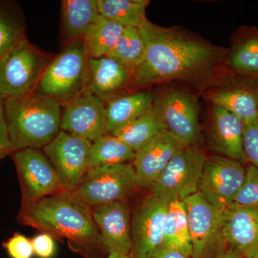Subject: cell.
I'll list each match as a JSON object with an SVG mask.
<instances>
[{
  "mask_svg": "<svg viewBox=\"0 0 258 258\" xmlns=\"http://www.w3.org/2000/svg\"><path fill=\"white\" fill-rule=\"evenodd\" d=\"M140 31L146 54L131 76L128 88L134 91L169 81L196 79L212 72L223 57L224 51L219 47L149 20Z\"/></svg>",
  "mask_w": 258,
  "mask_h": 258,
  "instance_id": "obj_1",
  "label": "cell"
},
{
  "mask_svg": "<svg viewBox=\"0 0 258 258\" xmlns=\"http://www.w3.org/2000/svg\"><path fill=\"white\" fill-rule=\"evenodd\" d=\"M19 220L23 225L76 243L101 242L91 208L66 191L40 199L19 215Z\"/></svg>",
  "mask_w": 258,
  "mask_h": 258,
  "instance_id": "obj_2",
  "label": "cell"
},
{
  "mask_svg": "<svg viewBox=\"0 0 258 258\" xmlns=\"http://www.w3.org/2000/svg\"><path fill=\"white\" fill-rule=\"evenodd\" d=\"M4 101L12 152L44 148L60 132V102L36 92Z\"/></svg>",
  "mask_w": 258,
  "mask_h": 258,
  "instance_id": "obj_3",
  "label": "cell"
},
{
  "mask_svg": "<svg viewBox=\"0 0 258 258\" xmlns=\"http://www.w3.org/2000/svg\"><path fill=\"white\" fill-rule=\"evenodd\" d=\"M88 56L82 40L71 42L50 60L35 92L67 104L86 91Z\"/></svg>",
  "mask_w": 258,
  "mask_h": 258,
  "instance_id": "obj_4",
  "label": "cell"
},
{
  "mask_svg": "<svg viewBox=\"0 0 258 258\" xmlns=\"http://www.w3.org/2000/svg\"><path fill=\"white\" fill-rule=\"evenodd\" d=\"M50 60L27 39L0 58V97L20 98L36 90Z\"/></svg>",
  "mask_w": 258,
  "mask_h": 258,
  "instance_id": "obj_5",
  "label": "cell"
},
{
  "mask_svg": "<svg viewBox=\"0 0 258 258\" xmlns=\"http://www.w3.org/2000/svg\"><path fill=\"white\" fill-rule=\"evenodd\" d=\"M187 214L192 258H216L229 248L223 234V210L196 193L184 200Z\"/></svg>",
  "mask_w": 258,
  "mask_h": 258,
  "instance_id": "obj_6",
  "label": "cell"
},
{
  "mask_svg": "<svg viewBox=\"0 0 258 258\" xmlns=\"http://www.w3.org/2000/svg\"><path fill=\"white\" fill-rule=\"evenodd\" d=\"M136 183L133 164L102 166L89 169L71 194L90 208L122 202Z\"/></svg>",
  "mask_w": 258,
  "mask_h": 258,
  "instance_id": "obj_7",
  "label": "cell"
},
{
  "mask_svg": "<svg viewBox=\"0 0 258 258\" xmlns=\"http://www.w3.org/2000/svg\"><path fill=\"white\" fill-rule=\"evenodd\" d=\"M11 154L21 186L22 205L19 215L40 199L66 192L53 166L44 153L28 148Z\"/></svg>",
  "mask_w": 258,
  "mask_h": 258,
  "instance_id": "obj_8",
  "label": "cell"
},
{
  "mask_svg": "<svg viewBox=\"0 0 258 258\" xmlns=\"http://www.w3.org/2000/svg\"><path fill=\"white\" fill-rule=\"evenodd\" d=\"M206 159L200 147H187L180 151L153 186L152 196L169 203L184 201L198 193Z\"/></svg>",
  "mask_w": 258,
  "mask_h": 258,
  "instance_id": "obj_9",
  "label": "cell"
},
{
  "mask_svg": "<svg viewBox=\"0 0 258 258\" xmlns=\"http://www.w3.org/2000/svg\"><path fill=\"white\" fill-rule=\"evenodd\" d=\"M154 104L168 131L187 147H201L203 135L198 97L186 91L169 89L155 96Z\"/></svg>",
  "mask_w": 258,
  "mask_h": 258,
  "instance_id": "obj_10",
  "label": "cell"
},
{
  "mask_svg": "<svg viewBox=\"0 0 258 258\" xmlns=\"http://www.w3.org/2000/svg\"><path fill=\"white\" fill-rule=\"evenodd\" d=\"M92 142L60 130L43 153L53 166L61 184L72 192L89 170V151Z\"/></svg>",
  "mask_w": 258,
  "mask_h": 258,
  "instance_id": "obj_11",
  "label": "cell"
},
{
  "mask_svg": "<svg viewBox=\"0 0 258 258\" xmlns=\"http://www.w3.org/2000/svg\"><path fill=\"white\" fill-rule=\"evenodd\" d=\"M245 177L240 161L220 155L207 158L198 193L215 208L224 210L233 203Z\"/></svg>",
  "mask_w": 258,
  "mask_h": 258,
  "instance_id": "obj_12",
  "label": "cell"
},
{
  "mask_svg": "<svg viewBox=\"0 0 258 258\" xmlns=\"http://www.w3.org/2000/svg\"><path fill=\"white\" fill-rule=\"evenodd\" d=\"M167 205V202L151 195L134 210L131 220L133 258H152L163 247Z\"/></svg>",
  "mask_w": 258,
  "mask_h": 258,
  "instance_id": "obj_13",
  "label": "cell"
},
{
  "mask_svg": "<svg viewBox=\"0 0 258 258\" xmlns=\"http://www.w3.org/2000/svg\"><path fill=\"white\" fill-rule=\"evenodd\" d=\"M60 129L93 142L108 133L105 102L88 91L64 105Z\"/></svg>",
  "mask_w": 258,
  "mask_h": 258,
  "instance_id": "obj_14",
  "label": "cell"
},
{
  "mask_svg": "<svg viewBox=\"0 0 258 258\" xmlns=\"http://www.w3.org/2000/svg\"><path fill=\"white\" fill-rule=\"evenodd\" d=\"M187 146L169 131H164L136 152L132 163L137 186L152 189L171 159Z\"/></svg>",
  "mask_w": 258,
  "mask_h": 258,
  "instance_id": "obj_15",
  "label": "cell"
},
{
  "mask_svg": "<svg viewBox=\"0 0 258 258\" xmlns=\"http://www.w3.org/2000/svg\"><path fill=\"white\" fill-rule=\"evenodd\" d=\"M92 215L101 243L109 254L132 255L128 207L122 202L106 204L92 208Z\"/></svg>",
  "mask_w": 258,
  "mask_h": 258,
  "instance_id": "obj_16",
  "label": "cell"
},
{
  "mask_svg": "<svg viewBox=\"0 0 258 258\" xmlns=\"http://www.w3.org/2000/svg\"><path fill=\"white\" fill-rule=\"evenodd\" d=\"M223 234L229 247L244 258L258 255V208L228 205L223 210Z\"/></svg>",
  "mask_w": 258,
  "mask_h": 258,
  "instance_id": "obj_17",
  "label": "cell"
},
{
  "mask_svg": "<svg viewBox=\"0 0 258 258\" xmlns=\"http://www.w3.org/2000/svg\"><path fill=\"white\" fill-rule=\"evenodd\" d=\"M244 122L222 107L212 105L208 143L222 157L247 163L243 150Z\"/></svg>",
  "mask_w": 258,
  "mask_h": 258,
  "instance_id": "obj_18",
  "label": "cell"
},
{
  "mask_svg": "<svg viewBox=\"0 0 258 258\" xmlns=\"http://www.w3.org/2000/svg\"><path fill=\"white\" fill-rule=\"evenodd\" d=\"M132 73L118 62L105 56L88 57V82L86 91L106 102L121 94L128 87Z\"/></svg>",
  "mask_w": 258,
  "mask_h": 258,
  "instance_id": "obj_19",
  "label": "cell"
},
{
  "mask_svg": "<svg viewBox=\"0 0 258 258\" xmlns=\"http://www.w3.org/2000/svg\"><path fill=\"white\" fill-rule=\"evenodd\" d=\"M155 95L149 91H134L105 102L107 128L111 134L147 113L154 103Z\"/></svg>",
  "mask_w": 258,
  "mask_h": 258,
  "instance_id": "obj_20",
  "label": "cell"
},
{
  "mask_svg": "<svg viewBox=\"0 0 258 258\" xmlns=\"http://www.w3.org/2000/svg\"><path fill=\"white\" fill-rule=\"evenodd\" d=\"M212 105L225 108L244 123L258 117V88L249 86H222L207 94Z\"/></svg>",
  "mask_w": 258,
  "mask_h": 258,
  "instance_id": "obj_21",
  "label": "cell"
},
{
  "mask_svg": "<svg viewBox=\"0 0 258 258\" xmlns=\"http://www.w3.org/2000/svg\"><path fill=\"white\" fill-rule=\"evenodd\" d=\"M163 235V247L175 249L191 257L192 246L184 201L175 200L168 203Z\"/></svg>",
  "mask_w": 258,
  "mask_h": 258,
  "instance_id": "obj_22",
  "label": "cell"
},
{
  "mask_svg": "<svg viewBox=\"0 0 258 258\" xmlns=\"http://www.w3.org/2000/svg\"><path fill=\"white\" fill-rule=\"evenodd\" d=\"M165 130L164 119L154 103L147 113L110 134L121 139L137 152Z\"/></svg>",
  "mask_w": 258,
  "mask_h": 258,
  "instance_id": "obj_23",
  "label": "cell"
},
{
  "mask_svg": "<svg viewBox=\"0 0 258 258\" xmlns=\"http://www.w3.org/2000/svg\"><path fill=\"white\" fill-rule=\"evenodd\" d=\"M62 15L64 35L69 43L82 40L88 27L101 15L98 0H64Z\"/></svg>",
  "mask_w": 258,
  "mask_h": 258,
  "instance_id": "obj_24",
  "label": "cell"
},
{
  "mask_svg": "<svg viewBox=\"0 0 258 258\" xmlns=\"http://www.w3.org/2000/svg\"><path fill=\"white\" fill-rule=\"evenodd\" d=\"M124 28L100 15L88 27L81 40L88 57L99 58L108 55L116 45Z\"/></svg>",
  "mask_w": 258,
  "mask_h": 258,
  "instance_id": "obj_25",
  "label": "cell"
},
{
  "mask_svg": "<svg viewBox=\"0 0 258 258\" xmlns=\"http://www.w3.org/2000/svg\"><path fill=\"white\" fill-rule=\"evenodd\" d=\"M136 152L121 139L107 134L92 142L89 151V169L102 166L132 164Z\"/></svg>",
  "mask_w": 258,
  "mask_h": 258,
  "instance_id": "obj_26",
  "label": "cell"
},
{
  "mask_svg": "<svg viewBox=\"0 0 258 258\" xmlns=\"http://www.w3.org/2000/svg\"><path fill=\"white\" fill-rule=\"evenodd\" d=\"M100 15L124 28L140 29L147 23L148 0H98Z\"/></svg>",
  "mask_w": 258,
  "mask_h": 258,
  "instance_id": "obj_27",
  "label": "cell"
},
{
  "mask_svg": "<svg viewBox=\"0 0 258 258\" xmlns=\"http://www.w3.org/2000/svg\"><path fill=\"white\" fill-rule=\"evenodd\" d=\"M146 45L140 29L127 27L107 57L133 73L144 61Z\"/></svg>",
  "mask_w": 258,
  "mask_h": 258,
  "instance_id": "obj_28",
  "label": "cell"
},
{
  "mask_svg": "<svg viewBox=\"0 0 258 258\" xmlns=\"http://www.w3.org/2000/svg\"><path fill=\"white\" fill-rule=\"evenodd\" d=\"M25 39V23L18 5L0 2V58Z\"/></svg>",
  "mask_w": 258,
  "mask_h": 258,
  "instance_id": "obj_29",
  "label": "cell"
},
{
  "mask_svg": "<svg viewBox=\"0 0 258 258\" xmlns=\"http://www.w3.org/2000/svg\"><path fill=\"white\" fill-rule=\"evenodd\" d=\"M225 64L243 76L258 75V36L236 45L225 58Z\"/></svg>",
  "mask_w": 258,
  "mask_h": 258,
  "instance_id": "obj_30",
  "label": "cell"
},
{
  "mask_svg": "<svg viewBox=\"0 0 258 258\" xmlns=\"http://www.w3.org/2000/svg\"><path fill=\"white\" fill-rule=\"evenodd\" d=\"M233 203L258 208V169L252 164H249L245 169V177Z\"/></svg>",
  "mask_w": 258,
  "mask_h": 258,
  "instance_id": "obj_31",
  "label": "cell"
},
{
  "mask_svg": "<svg viewBox=\"0 0 258 258\" xmlns=\"http://www.w3.org/2000/svg\"><path fill=\"white\" fill-rule=\"evenodd\" d=\"M243 150L247 162L258 169V117L244 123Z\"/></svg>",
  "mask_w": 258,
  "mask_h": 258,
  "instance_id": "obj_32",
  "label": "cell"
},
{
  "mask_svg": "<svg viewBox=\"0 0 258 258\" xmlns=\"http://www.w3.org/2000/svg\"><path fill=\"white\" fill-rule=\"evenodd\" d=\"M4 247L11 258H32L34 254L31 240L18 232L5 242Z\"/></svg>",
  "mask_w": 258,
  "mask_h": 258,
  "instance_id": "obj_33",
  "label": "cell"
},
{
  "mask_svg": "<svg viewBox=\"0 0 258 258\" xmlns=\"http://www.w3.org/2000/svg\"><path fill=\"white\" fill-rule=\"evenodd\" d=\"M34 254L40 258H50L55 252V243L50 234L42 233L32 239Z\"/></svg>",
  "mask_w": 258,
  "mask_h": 258,
  "instance_id": "obj_34",
  "label": "cell"
},
{
  "mask_svg": "<svg viewBox=\"0 0 258 258\" xmlns=\"http://www.w3.org/2000/svg\"><path fill=\"white\" fill-rule=\"evenodd\" d=\"M0 150L6 155L12 154L11 144H10L6 117H5V101L0 97Z\"/></svg>",
  "mask_w": 258,
  "mask_h": 258,
  "instance_id": "obj_35",
  "label": "cell"
},
{
  "mask_svg": "<svg viewBox=\"0 0 258 258\" xmlns=\"http://www.w3.org/2000/svg\"><path fill=\"white\" fill-rule=\"evenodd\" d=\"M152 258H192L181 253L175 249L162 247L156 252Z\"/></svg>",
  "mask_w": 258,
  "mask_h": 258,
  "instance_id": "obj_36",
  "label": "cell"
},
{
  "mask_svg": "<svg viewBox=\"0 0 258 258\" xmlns=\"http://www.w3.org/2000/svg\"><path fill=\"white\" fill-rule=\"evenodd\" d=\"M216 258H244L243 256L242 255L238 252V251L235 250V249L230 248L229 247L227 250L222 254L221 255L218 256Z\"/></svg>",
  "mask_w": 258,
  "mask_h": 258,
  "instance_id": "obj_37",
  "label": "cell"
},
{
  "mask_svg": "<svg viewBox=\"0 0 258 258\" xmlns=\"http://www.w3.org/2000/svg\"><path fill=\"white\" fill-rule=\"evenodd\" d=\"M107 258H133L132 255H123V254L110 253Z\"/></svg>",
  "mask_w": 258,
  "mask_h": 258,
  "instance_id": "obj_38",
  "label": "cell"
},
{
  "mask_svg": "<svg viewBox=\"0 0 258 258\" xmlns=\"http://www.w3.org/2000/svg\"><path fill=\"white\" fill-rule=\"evenodd\" d=\"M5 156H6V154H5L4 152H2V151L0 150V159H1L2 158L4 157Z\"/></svg>",
  "mask_w": 258,
  "mask_h": 258,
  "instance_id": "obj_39",
  "label": "cell"
},
{
  "mask_svg": "<svg viewBox=\"0 0 258 258\" xmlns=\"http://www.w3.org/2000/svg\"><path fill=\"white\" fill-rule=\"evenodd\" d=\"M251 258H258V255H257V256H254V257H251Z\"/></svg>",
  "mask_w": 258,
  "mask_h": 258,
  "instance_id": "obj_40",
  "label": "cell"
}]
</instances>
